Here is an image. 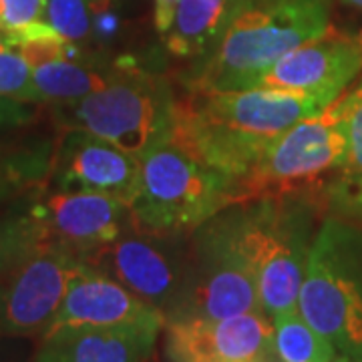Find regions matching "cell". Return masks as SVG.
Returning <instances> with one entry per match:
<instances>
[{"label":"cell","mask_w":362,"mask_h":362,"mask_svg":"<svg viewBox=\"0 0 362 362\" xmlns=\"http://www.w3.org/2000/svg\"><path fill=\"white\" fill-rule=\"evenodd\" d=\"M324 107L328 105L302 90H187L175 103L169 143L207 168L240 180L284 131Z\"/></svg>","instance_id":"obj_1"},{"label":"cell","mask_w":362,"mask_h":362,"mask_svg":"<svg viewBox=\"0 0 362 362\" xmlns=\"http://www.w3.org/2000/svg\"><path fill=\"white\" fill-rule=\"evenodd\" d=\"M328 30V0H232L220 37L189 71L185 87L254 89L282 57Z\"/></svg>","instance_id":"obj_2"},{"label":"cell","mask_w":362,"mask_h":362,"mask_svg":"<svg viewBox=\"0 0 362 362\" xmlns=\"http://www.w3.org/2000/svg\"><path fill=\"white\" fill-rule=\"evenodd\" d=\"M318 216H322L318 197L310 194L266 197L218 214L230 242L256 274L268 318L298 310Z\"/></svg>","instance_id":"obj_3"},{"label":"cell","mask_w":362,"mask_h":362,"mask_svg":"<svg viewBox=\"0 0 362 362\" xmlns=\"http://www.w3.org/2000/svg\"><path fill=\"white\" fill-rule=\"evenodd\" d=\"M117 63V75L103 89L57 105L54 117L63 129L87 131L141 159L169 143L177 99L161 73L143 69L129 57Z\"/></svg>","instance_id":"obj_4"},{"label":"cell","mask_w":362,"mask_h":362,"mask_svg":"<svg viewBox=\"0 0 362 362\" xmlns=\"http://www.w3.org/2000/svg\"><path fill=\"white\" fill-rule=\"evenodd\" d=\"M298 310L350 361L362 362V228L324 218L316 230Z\"/></svg>","instance_id":"obj_5"},{"label":"cell","mask_w":362,"mask_h":362,"mask_svg":"<svg viewBox=\"0 0 362 362\" xmlns=\"http://www.w3.org/2000/svg\"><path fill=\"white\" fill-rule=\"evenodd\" d=\"M346 90L272 143L252 171L235 180L233 206L290 194L318 197L326 181L344 171L349 159Z\"/></svg>","instance_id":"obj_6"},{"label":"cell","mask_w":362,"mask_h":362,"mask_svg":"<svg viewBox=\"0 0 362 362\" xmlns=\"http://www.w3.org/2000/svg\"><path fill=\"white\" fill-rule=\"evenodd\" d=\"M139 161V189L129 209L141 230L189 235L233 206L235 180L199 163L173 143L159 145Z\"/></svg>","instance_id":"obj_7"},{"label":"cell","mask_w":362,"mask_h":362,"mask_svg":"<svg viewBox=\"0 0 362 362\" xmlns=\"http://www.w3.org/2000/svg\"><path fill=\"white\" fill-rule=\"evenodd\" d=\"M247 312H264L256 274L214 216L189 233L187 276L165 324L223 320Z\"/></svg>","instance_id":"obj_8"},{"label":"cell","mask_w":362,"mask_h":362,"mask_svg":"<svg viewBox=\"0 0 362 362\" xmlns=\"http://www.w3.org/2000/svg\"><path fill=\"white\" fill-rule=\"evenodd\" d=\"M168 316L189 266V235H165L137 228L133 220L113 242L83 259Z\"/></svg>","instance_id":"obj_9"},{"label":"cell","mask_w":362,"mask_h":362,"mask_svg":"<svg viewBox=\"0 0 362 362\" xmlns=\"http://www.w3.org/2000/svg\"><path fill=\"white\" fill-rule=\"evenodd\" d=\"M83 262L57 246H40L0 278V328L14 338L42 337Z\"/></svg>","instance_id":"obj_10"},{"label":"cell","mask_w":362,"mask_h":362,"mask_svg":"<svg viewBox=\"0 0 362 362\" xmlns=\"http://www.w3.org/2000/svg\"><path fill=\"white\" fill-rule=\"evenodd\" d=\"M45 232V242L81 262L113 242L131 223V209L115 197L93 192L39 194L28 206Z\"/></svg>","instance_id":"obj_11"},{"label":"cell","mask_w":362,"mask_h":362,"mask_svg":"<svg viewBox=\"0 0 362 362\" xmlns=\"http://www.w3.org/2000/svg\"><path fill=\"white\" fill-rule=\"evenodd\" d=\"M362 71V33L328 30L320 39L282 57L258 87L302 90L330 105L349 89Z\"/></svg>","instance_id":"obj_12"},{"label":"cell","mask_w":362,"mask_h":362,"mask_svg":"<svg viewBox=\"0 0 362 362\" xmlns=\"http://www.w3.org/2000/svg\"><path fill=\"white\" fill-rule=\"evenodd\" d=\"M169 362H258L274 349V326L264 312L223 320L168 322Z\"/></svg>","instance_id":"obj_13"},{"label":"cell","mask_w":362,"mask_h":362,"mask_svg":"<svg viewBox=\"0 0 362 362\" xmlns=\"http://www.w3.org/2000/svg\"><path fill=\"white\" fill-rule=\"evenodd\" d=\"M139 157L87 131L65 129L57 145L54 177L63 192H93L131 207L139 189Z\"/></svg>","instance_id":"obj_14"},{"label":"cell","mask_w":362,"mask_h":362,"mask_svg":"<svg viewBox=\"0 0 362 362\" xmlns=\"http://www.w3.org/2000/svg\"><path fill=\"white\" fill-rule=\"evenodd\" d=\"M63 326H165V316L125 286L83 264L49 330ZM47 330V332H49Z\"/></svg>","instance_id":"obj_15"},{"label":"cell","mask_w":362,"mask_h":362,"mask_svg":"<svg viewBox=\"0 0 362 362\" xmlns=\"http://www.w3.org/2000/svg\"><path fill=\"white\" fill-rule=\"evenodd\" d=\"M161 326H63L40 337L33 362H147Z\"/></svg>","instance_id":"obj_16"},{"label":"cell","mask_w":362,"mask_h":362,"mask_svg":"<svg viewBox=\"0 0 362 362\" xmlns=\"http://www.w3.org/2000/svg\"><path fill=\"white\" fill-rule=\"evenodd\" d=\"M119 63L109 66L81 61H54L33 69L35 103L65 105L78 101L105 85L117 75Z\"/></svg>","instance_id":"obj_17"},{"label":"cell","mask_w":362,"mask_h":362,"mask_svg":"<svg viewBox=\"0 0 362 362\" xmlns=\"http://www.w3.org/2000/svg\"><path fill=\"white\" fill-rule=\"evenodd\" d=\"M232 0H181L165 45L175 57L206 54L220 37Z\"/></svg>","instance_id":"obj_18"},{"label":"cell","mask_w":362,"mask_h":362,"mask_svg":"<svg viewBox=\"0 0 362 362\" xmlns=\"http://www.w3.org/2000/svg\"><path fill=\"white\" fill-rule=\"evenodd\" d=\"M274 320V349L284 362H330L337 350L312 328L300 310H288Z\"/></svg>","instance_id":"obj_19"},{"label":"cell","mask_w":362,"mask_h":362,"mask_svg":"<svg viewBox=\"0 0 362 362\" xmlns=\"http://www.w3.org/2000/svg\"><path fill=\"white\" fill-rule=\"evenodd\" d=\"M45 244V232L28 207L0 216V278Z\"/></svg>","instance_id":"obj_20"},{"label":"cell","mask_w":362,"mask_h":362,"mask_svg":"<svg viewBox=\"0 0 362 362\" xmlns=\"http://www.w3.org/2000/svg\"><path fill=\"white\" fill-rule=\"evenodd\" d=\"M324 218L354 223L362 228V173L342 171L326 181L318 194Z\"/></svg>","instance_id":"obj_21"},{"label":"cell","mask_w":362,"mask_h":362,"mask_svg":"<svg viewBox=\"0 0 362 362\" xmlns=\"http://www.w3.org/2000/svg\"><path fill=\"white\" fill-rule=\"evenodd\" d=\"M42 21L71 42L87 39L90 30L89 4L87 0H47Z\"/></svg>","instance_id":"obj_22"},{"label":"cell","mask_w":362,"mask_h":362,"mask_svg":"<svg viewBox=\"0 0 362 362\" xmlns=\"http://www.w3.org/2000/svg\"><path fill=\"white\" fill-rule=\"evenodd\" d=\"M0 97L35 103L33 66L11 47L0 49Z\"/></svg>","instance_id":"obj_23"},{"label":"cell","mask_w":362,"mask_h":362,"mask_svg":"<svg viewBox=\"0 0 362 362\" xmlns=\"http://www.w3.org/2000/svg\"><path fill=\"white\" fill-rule=\"evenodd\" d=\"M346 141L349 159L344 171L362 173V81L358 87L346 90Z\"/></svg>","instance_id":"obj_24"},{"label":"cell","mask_w":362,"mask_h":362,"mask_svg":"<svg viewBox=\"0 0 362 362\" xmlns=\"http://www.w3.org/2000/svg\"><path fill=\"white\" fill-rule=\"evenodd\" d=\"M45 0H0V26L13 30L42 21Z\"/></svg>","instance_id":"obj_25"},{"label":"cell","mask_w":362,"mask_h":362,"mask_svg":"<svg viewBox=\"0 0 362 362\" xmlns=\"http://www.w3.org/2000/svg\"><path fill=\"white\" fill-rule=\"evenodd\" d=\"M30 117H33V109L25 101L0 97V129L25 125L30 121Z\"/></svg>","instance_id":"obj_26"},{"label":"cell","mask_w":362,"mask_h":362,"mask_svg":"<svg viewBox=\"0 0 362 362\" xmlns=\"http://www.w3.org/2000/svg\"><path fill=\"white\" fill-rule=\"evenodd\" d=\"M95 11V18H93V30L99 39H113L119 30V16H117L111 8H107V4L101 6H93Z\"/></svg>","instance_id":"obj_27"},{"label":"cell","mask_w":362,"mask_h":362,"mask_svg":"<svg viewBox=\"0 0 362 362\" xmlns=\"http://www.w3.org/2000/svg\"><path fill=\"white\" fill-rule=\"evenodd\" d=\"M181 0H156V11H153V21L156 28L161 35H168L169 28L173 25L175 11L180 6Z\"/></svg>","instance_id":"obj_28"},{"label":"cell","mask_w":362,"mask_h":362,"mask_svg":"<svg viewBox=\"0 0 362 362\" xmlns=\"http://www.w3.org/2000/svg\"><path fill=\"white\" fill-rule=\"evenodd\" d=\"M13 194H16V189H14V185L11 183V180L6 177L4 169L0 168V202L8 199Z\"/></svg>","instance_id":"obj_29"},{"label":"cell","mask_w":362,"mask_h":362,"mask_svg":"<svg viewBox=\"0 0 362 362\" xmlns=\"http://www.w3.org/2000/svg\"><path fill=\"white\" fill-rule=\"evenodd\" d=\"M258 362H284L276 352H272V354H268V356H264V358H259Z\"/></svg>","instance_id":"obj_30"},{"label":"cell","mask_w":362,"mask_h":362,"mask_svg":"<svg viewBox=\"0 0 362 362\" xmlns=\"http://www.w3.org/2000/svg\"><path fill=\"white\" fill-rule=\"evenodd\" d=\"M346 4H350V6H354V8H361L362 11V0H344Z\"/></svg>","instance_id":"obj_31"},{"label":"cell","mask_w":362,"mask_h":362,"mask_svg":"<svg viewBox=\"0 0 362 362\" xmlns=\"http://www.w3.org/2000/svg\"><path fill=\"white\" fill-rule=\"evenodd\" d=\"M330 362H354V361H350V358H346V356H340V354H337V356H334Z\"/></svg>","instance_id":"obj_32"},{"label":"cell","mask_w":362,"mask_h":362,"mask_svg":"<svg viewBox=\"0 0 362 362\" xmlns=\"http://www.w3.org/2000/svg\"><path fill=\"white\" fill-rule=\"evenodd\" d=\"M0 33H2V26H0Z\"/></svg>","instance_id":"obj_33"},{"label":"cell","mask_w":362,"mask_h":362,"mask_svg":"<svg viewBox=\"0 0 362 362\" xmlns=\"http://www.w3.org/2000/svg\"><path fill=\"white\" fill-rule=\"evenodd\" d=\"M0 334H2V328H0Z\"/></svg>","instance_id":"obj_34"}]
</instances>
